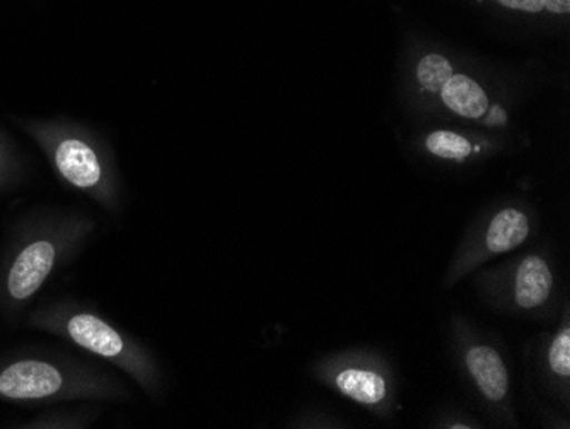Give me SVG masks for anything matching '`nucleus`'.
I'll return each instance as SVG.
<instances>
[{
    "mask_svg": "<svg viewBox=\"0 0 570 429\" xmlns=\"http://www.w3.org/2000/svg\"><path fill=\"white\" fill-rule=\"evenodd\" d=\"M451 70L446 81L431 98L421 105L441 108L458 120L473 121L487 129H505L509 125V107L504 96H499L492 85L483 81L475 70L458 66V59L448 50Z\"/></svg>",
    "mask_w": 570,
    "mask_h": 429,
    "instance_id": "1",
    "label": "nucleus"
},
{
    "mask_svg": "<svg viewBox=\"0 0 570 429\" xmlns=\"http://www.w3.org/2000/svg\"><path fill=\"white\" fill-rule=\"evenodd\" d=\"M38 137L47 139L51 159L63 181L81 191H95L107 178V165L102 162L101 150L82 134L69 130L41 129Z\"/></svg>",
    "mask_w": 570,
    "mask_h": 429,
    "instance_id": "2",
    "label": "nucleus"
},
{
    "mask_svg": "<svg viewBox=\"0 0 570 429\" xmlns=\"http://www.w3.org/2000/svg\"><path fill=\"white\" fill-rule=\"evenodd\" d=\"M456 4L499 21L524 25L541 31H562L570 27V0H453Z\"/></svg>",
    "mask_w": 570,
    "mask_h": 429,
    "instance_id": "3",
    "label": "nucleus"
},
{
    "mask_svg": "<svg viewBox=\"0 0 570 429\" xmlns=\"http://www.w3.org/2000/svg\"><path fill=\"white\" fill-rule=\"evenodd\" d=\"M62 386L60 371L43 361H19L0 373V393L8 399H45Z\"/></svg>",
    "mask_w": 570,
    "mask_h": 429,
    "instance_id": "4",
    "label": "nucleus"
},
{
    "mask_svg": "<svg viewBox=\"0 0 570 429\" xmlns=\"http://www.w3.org/2000/svg\"><path fill=\"white\" fill-rule=\"evenodd\" d=\"M421 147L425 155L438 162L464 165L470 159L492 153L495 149V139L480 136V134L472 136L466 130L453 129V127L451 129L435 127L422 134Z\"/></svg>",
    "mask_w": 570,
    "mask_h": 429,
    "instance_id": "5",
    "label": "nucleus"
},
{
    "mask_svg": "<svg viewBox=\"0 0 570 429\" xmlns=\"http://www.w3.org/2000/svg\"><path fill=\"white\" fill-rule=\"evenodd\" d=\"M56 262V246L47 240L26 246L9 272V294L14 300H28L40 290Z\"/></svg>",
    "mask_w": 570,
    "mask_h": 429,
    "instance_id": "6",
    "label": "nucleus"
},
{
    "mask_svg": "<svg viewBox=\"0 0 570 429\" xmlns=\"http://www.w3.org/2000/svg\"><path fill=\"white\" fill-rule=\"evenodd\" d=\"M466 367L487 399L502 400L508 396V370L501 354L494 348L473 345L466 352Z\"/></svg>",
    "mask_w": 570,
    "mask_h": 429,
    "instance_id": "7",
    "label": "nucleus"
},
{
    "mask_svg": "<svg viewBox=\"0 0 570 429\" xmlns=\"http://www.w3.org/2000/svg\"><path fill=\"white\" fill-rule=\"evenodd\" d=\"M67 331L76 344L95 352L98 357L117 358L124 351V341L118 332L98 316L88 313L72 316Z\"/></svg>",
    "mask_w": 570,
    "mask_h": 429,
    "instance_id": "8",
    "label": "nucleus"
},
{
    "mask_svg": "<svg viewBox=\"0 0 570 429\" xmlns=\"http://www.w3.org/2000/svg\"><path fill=\"white\" fill-rule=\"evenodd\" d=\"M553 275L549 264L538 255H528L515 272L514 296L521 309H537L549 300Z\"/></svg>",
    "mask_w": 570,
    "mask_h": 429,
    "instance_id": "9",
    "label": "nucleus"
},
{
    "mask_svg": "<svg viewBox=\"0 0 570 429\" xmlns=\"http://www.w3.org/2000/svg\"><path fill=\"white\" fill-rule=\"evenodd\" d=\"M530 235V220L518 207H505L495 214L487 232V248L492 254H504L520 246Z\"/></svg>",
    "mask_w": 570,
    "mask_h": 429,
    "instance_id": "10",
    "label": "nucleus"
},
{
    "mask_svg": "<svg viewBox=\"0 0 570 429\" xmlns=\"http://www.w3.org/2000/svg\"><path fill=\"white\" fill-rule=\"evenodd\" d=\"M336 389L355 402L376 406L386 397V382L376 371L347 368L335 378Z\"/></svg>",
    "mask_w": 570,
    "mask_h": 429,
    "instance_id": "11",
    "label": "nucleus"
},
{
    "mask_svg": "<svg viewBox=\"0 0 570 429\" xmlns=\"http://www.w3.org/2000/svg\"><path fill=\"white\" fill-rule=\"evenodd\" d=\"M549 364L553 373L567 378L570 374V331L563 329L550 345Z\"/></svg>",
    "mask_w": 570,
    "mask_h": 429,
    "instance_id": "12",
    "label": "nucleus"
},
{
    "mask_svg": "<svg viewBox=\"0 0 570 429\" xmlns=\"http://www.w3.org/2000/svg\"><path fill=\"white\" fill-rule=\"evenodd\" d=\"M4 169V150L0 147V172Z\"/></svg>",
    "mask_w": 570,
    "mask_h": 429,
    "instance_id": "13",
    "label": "nucleus"
}]
</instances>
